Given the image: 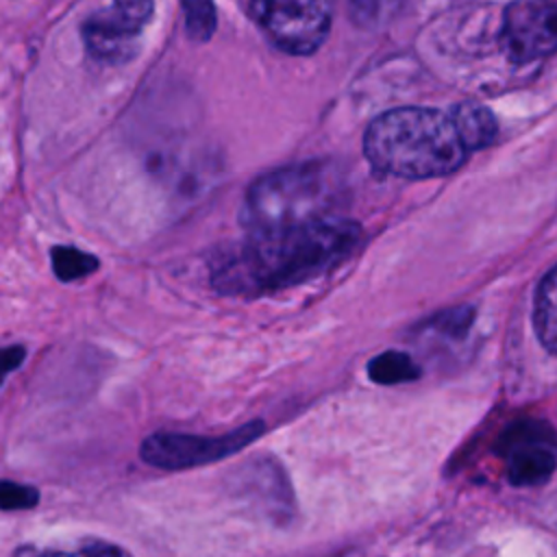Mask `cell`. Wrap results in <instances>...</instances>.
I'll return each mask as SVG.
<instances>
[{"label": "cell", "mask_w": 557, "mask_h": 557, "mask_svg": "<svg viewBox=\"0 0 557 557\" xmlns=\"http://www.w3.org/2000/svg\"><path fill=\"white\" fill-rule=\"evenodd\" d=\"M26 352L22 346H7V348H0V381L13 372L15 368H20V363L24 361Z\"/></svg>", "instance_id": "cell-18"}, {"label": "cell", "mask_w": 557, "mask_h": 557, "mask_svg": "<svg viewBox=\"0 0 557 557\" xmlns=\"http://www.w3.org/2000/svg\"><path fill=\"white\" fill-rule=\"evenodd\" d=\"M361 242V226L329 215L300 226L250 233L244 244L220 255L211 285L222 296L259 298L322 276L346 261Z\"/></svg>", "instance_id": "cell-1"}, {"label": "cell", "mask_w": 557, "mask_h": 557, "mask_svg": "<svg viewBox=\"0 0 557 557\" xmlns=\"http://www.w3.org/2000/svg\"><path fill=\"white\" fill-rule=\"evenodd\" d=\"M137 35L111 9L94 13L83 24V39L91 57L102 63H126L137 52Z\"/></svg>", "instance_id": "cell-8"}, {"label": "cell", "mask_w": 557, "mask_h": 557, "mask_svg": "<svg viewBox=\"0 0 557 557\" xmlns=\"http://www.w3.org/2000/svg\"><path fill=\"white\" fill-rule=\"evenodd\" d=\"M344 200V183L329 161H307L259 176L246 191L239 222L248 233L300 226L333 211Z\"/></svg>", "instance_id": "cell-3"}, {"label": "cell", "mask_w": 557, "mask_h": 557, "mask_svg": "<svg viewBox=\"0 0 557 557\" xmlns=\"http://www.w3.org/2000/svg\"><path fill=\"white\" fill-rule=\"evenodd\" d=\"M368 379L379 385H398V383H409L420 379L422 370L413 361L411 355L400 352V350H385L372 357L366 366Z\"/></svg>", "instance_id": "cell-12"}, {"label": "cell", "mask_w": 557, "mask_h": 557, "mask_svg": "<svg viewBox=\"0 0 557 557\" xmlns=\"http://www.w3.org/2000/svg\"><path fill=\"white\" fill-rule=\"evenodd\" d=\"M352 2V11L359 17H372L376 11L379 0H350Z\"/></svg>", "instance_id": "cell-19"}, {"label": "cell", "mask_w": 557, "mask_h": 557, "mask_svg": "<svg viewBox=\"0 0 557 557\" xmlns=\"http://www.w3.org/2000/svg\"><path fill=\"white\" fill-rule=\"evenodd\" d=\"M185 13V28L194 41L211 39L215 30V4L213 0H181Z\"/></svg>", "instance_id": "cell-15"}, {"label": "cell", "mask_w": 557, "mask_h": 557, "mask_svg": "<svg viewBox=\"0 0 557 557\" xmlns=\"http://www.w3.org/2000/svg\"><path fill=\"white\" fill-rule=\"evenodd\" d=\"M533 329L548 355L557 352V268H548L533 294Z\"/></svg>", "instance_id": "cell-10"}, {"label": "cell", "mask_w": 557, "mask_h": 557, "mask_svg": "<svg viewBox=\"0 0 557 557\" xmlns=\"http://www.w3.org/2000/svg\"><path fill=\"white\" fill-rule=\"evenodd\" d=\"M52 270L59 281H78L98 270V259L89 252H83L72 246H54L50 252Z\"/></svg>", "instance_id": "cell-14"}, {"label": "cell", "mask_w": 557, "mask_h": 557, "mask_svg": "<svg viewBox=\"0 0 557 557\" xmlns=\"http://www.w3.org/2000/svg\"><path fill=\"white\" fill-rule=\"evenodd\" d=\"M37 500H39V492L35 487L0 479V509L2 511L30 509L37 505Z\"/></svg>", "instance_id": "cell-16"}, {"label": "cell", "mask_w": 557, "mask_h": 557, "mask_svg": "<svg viewBox=\"0 0 557 557\" xmlns=\"http://www.w3.org/2000/svg\"><path fill=\"white\" fill-rule=\"evenodd\" d=\"M450 124L463 150H481L490 146L498 133L494 113L479 102H461L450 115Z\"/></svg>", "instance_id": "cell-9"}, {"label": "cell", "mask_w": 557, "mask_h": 557, "mask_svg": "<svg viewBox=\"0 0 557 557\" xmlns=\"http://www.w3.org/2000/svg\"><path fill=\"white\" fill-rule=\"evenodd\" d=\"M109 9L135 33H141L152 17V0H113Z\"/></svg>", "instance_id": "cell-17"}, {"label": "cell", "mask_w": 557, "mask_h": 557, "mask_svg": "<svg viewBox=\"0 0 557 557\" xmlns=\"http://www.w3.org/2000/svg\"><path fill=\"white\" fill-rule=\"evenodd\" d=\"M555 0H513L503 15L500 46L513 63L548 57L557 46Z\"/></svg>", "instance_id": "cell-7"}, {"label": "cell", "mask_w": 557, "mask_h": 557, "mask_svg": "<svg viewBox=\"0 0 557 557\" xmlns=\"http://www.w3.org/2000/svg\"><path fill=\"white\" fill-rule=\"evenodd\" d=\"M363 152L374 170L400 178L446 176L466 159L450 117L422 107L379 115L366 131Z\"/></svg>", "instance_id": "cell-2"}, {"label": "cell", "mask_w": 557, "mask_h": 557, "mask_svg": "<svg viewBox=\"0 0 557 557\" xmlns=\"http://www.w3.org/2000/svg\"><path fill=\"white\" fill-rule=\"evenodd\" d=\"M13 557H131V555L115 544L100 542V540H87L74 548L22 546Z\"/></svg>", "instance_id": "cell-13"}, {"label": "cell", "mask_w": 557, "mask_h": 557, "mask_svg": "<svg viewBox=\"0 0 557 557\" xmlns=\"http://www.w3.org/2000/svg\"><path fill=\"white\" fill-rule=\"evenodd\" d=\"M474 318H476V311L470 305L448 307L422 320L420 324H416V333L444 337L446 342H461L470 333Z\"/></svg>", "instance_id": "cell-11"}, {"label": "cell", "mask_w": 557, "mask_h": 557, "mask_svg": "<svg viewBox=\"0 0 557 557\" xmlns=\"http://www.w3.org/2000/svg\"><path fill=\"white\" fill-rule=\"evenodd\" d=\"M331 0H252L261 28L292 54L320 48L331 26Z\"/></svg>", "instance_id": "cell-6"}, {"label": "cell", "mask_w": 557, "mask_h": 557, "mask_svg": "<svg viewBox=\"0 0 557 557\" xmlns=\"http://www.w3.org/2000/svg\"><path fill=\"white\" fill-rule=\"evenodd\" d=\"M263 431L265 426L261 420H252L222 435L157 431L141 442L139 455L148 466L161 470H185L237 455Z\"/></svg>", "instance_id": "cell-4"}, {"label": "cell", "mask_w": 557, "mask_h": 557, "mask_svg": "<svg viewBox=\"0 0 557 557\" xmlns=\"http://www.w3.org/2000/svg\"><path fill=\"white\" fill-rule=\"evenodd\" d=\"M492 453L505 461L511 485H542L553 476L557 466L555 429L540 418H518L496 435Z\"/></svg>", "instance_id": "cell-5"}]
</instances>
